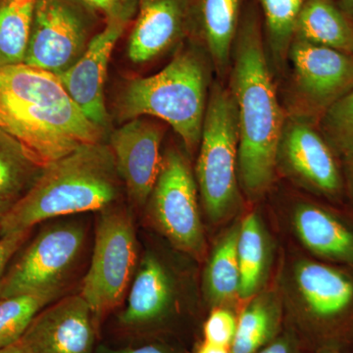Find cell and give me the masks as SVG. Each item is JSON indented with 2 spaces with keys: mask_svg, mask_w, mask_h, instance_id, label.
Wrapping results in <instances>:
<instances>
[{
  "mask_svg": "<svg viewBox=\"0 0 353 353\" xmlns=\"http://www.w3.org/2000/svg\"><path fill=\"white\" fill-rule=\"evenodd\" d=\"M341 8L353 21V0H336Z\"/></svg>",
  "mask_w": 353,
  "mask_h": 353,
  "instance_id": "obj_37",
  "label": "cell"
},
{
  "mask_svg": "<svg viewBox=\"0 0 353 353\" xmlns=\"http://www.w3.org/2000/svg\"><path fill=\"white\" fill-rule=\"evenodd\" d=\"M264 39L274 57L284 60L294 38L297 19L307 0H256Z\"/></svg>",
  "mask_w": 353,
  "mask_h": 353,
  "instance_id": "obj_26",
  "label": "cell"
},
{
  "mask_svg": "<svg viewBox=\"0 0 353 353\" xmlns=\"http://www.w3.org/2000/svg\"><path fill=\"white\" fill-rule=\"evenodd\" d=\"M288 57L303 117L319 119L334 102L353 90V55L294 38Z\"/></svg>",
  "mask_w": 353,
  "mask_h": 353,
  "instance_id": "obj_11",
  "label": "cell"
},
{
  "mask_svg": "<svg viewBox=\"0 0 353 353\" xmlns=\"http://www.w3.org/2000/svg\"><path fill=\"white\" fill-rule=\"evenodd\" d=\"M241 299L255 296L266 277L270 261V245L261 220L250 213L240 225L238 240Z\"/></svg>",
  "mask_w": 353,
  "mask_h": 353,
  "instance_id": "obj_21",
  "label": "cell"
},
{
  "mask_svg": "<svg viewBox=\"0 0 353 353\" xmlns=\"http://www.w3.org/2000/svg\"><path fill=\"white\" fill-rule=\"evenodd\" d=\"M124 2L125 6L130 9V10L134 11L137 14V9H138V0H122Z\"/></svg>",
  "mask_w": 353,
  "mask_h": 353,
  "instance_id": "obj_39",
  "label": "cell"
},
{
  "mask_svg": "<svg viewBox=\"0 0 353 353\" xmlns=\"http://www.w3.org/2000/svg\"><path fill=\"white\" fill-rule=\"evenodd\" d=\"M317 353H343L340 350H334V348H322V350H318Z\"/></svg>",
  "mask_w": 353,
  "mask_h": 353,
  "instance_id": "obj_40",
  "label": "cell"
},
{
  "mask_svg": "<svg viewBox=\"0 0 353 353\" xmlns=\"http://www.w3.org/2000/svg\"><path fill=\"white\" fill-rule=\"evenodd\" d=\"M95 322L81 294L46 306L21 336L28 353H94Z\"/></svg>",
  "mask_w": 353,
  "mask_h": 353,
  "instance_id": "obj_14",
  "label": "cell"
},
{
  "mask_svg": "<svg viewBox=\"0 0 353 353\" xmlns=\"http://www.w3.org/2000/svg\"><path fill=\"white\" fill-rule=\"evenodd\" d=\"M129 24L125 20H106L78 61L58 76L88 119L104 129L108 123L104 88L109 61L116 43Z\"/></svg>",
  "mask_w": 353,
  "mask_h": 353,
  "instance_id": "obj_15",
  "label": "cell"
},
{
  "mask_svg": "<svg viewBox=\"0 0 353 353\" xmlns=\"http://www.w3.org/2000/svg\"><path fill=\"white\" fill-rule=\"evenodd\" d=\"M150 204V215L164 236L179 250L201 256L205 238L196 183L187 159L178 150L163 155Z\"/></svg>",
  "mask_w": 353,
  "mask_h": 353,
  "instance_id": "obj_9",
  "label": "cell"
},
{
  "mask_svg": "<svg viewBox=\"0 0 353 353\" xmlns=\"http://www.w3.org/2000/svg\"><path fill=\"white\" fill-rule=\"evenodd\" d=\"M294 279L319 350H340L353 339V274L327 263L301 261Z\"/></svg>",
  "mask_w": 353,
  "mask_h": 353,
  "instance_id": "obj_8",
  "label": "cell"
},
{
  "mask_svg": "<svg viewBox=\"0 0 353 353\" xmlns=\"http://www.w3.org/2000/svg\"><path fill=\"white\" fill-rule=\"evenodd\" d=\"M196 353H231V350H230V347L203 341V343L197 350Z\"/></svg>",
  "mask_w": 353,
  "mask_h": 353,
  "instance_id": "obj_35",
  "label": "cell"
},
{
  "mask_svg": "<svg viewBox=\"0 0 353 353\" xmlns=\"http://www.w3.org/2000/svg\"><path fill=\"white\" fill-rule=\"evenodd\" d=\"M240 225L232 227L216 245L204 272V294L209 303L224 305L239 296L240 267L238 240Z\"/></svg>",
  "mask_w": 353,
  "mask_h": 353,
  "instance_id": "obj_22",
  "label": "cell"
},
{
  "mask_svg": "<svg viewBox=\"0 0 353 353\" xmlns=\"http://www.w3.org/2000/svg\"><path fill=\"white\" fill-rule=\"evenodd\" d=\"M196 48L179 51L155 75L132 79L118 99L121 121L152 116L182 139L188 152L199 146L208 106V71Z\"/></svg>",
  "mask_w": 353,
  "mask_h": 353,
  "instance_id": "obj_4",
  "label": "cell"
},
{
  "mask_svg": "<svg viewBox=\"0 0 353 353\" xmlns=\"http://www.w3.org/2000/svg\"><path fill=\"white\" fill-rule=\"evenodd\" d=\"M103 16L104 20L120 19L131 22L136 12L130 10L122 0H80Z\"/></svg>",
  "mask_w": 353,
  "mask_h": 353,
  "instance_id": "obj_31",
  "label": "cell"
},
{
  "mask_svg": "<svg viewBox=\"0 0 353 353\" xmlns=\"http://www.w3.org/2000/svg\"><path fill=\"white\" fill-rule=\"evenodd\" d=\"M97 353H173L166 347L158 345H145L138 347L123 348V350H110L101 348Z\"/></svg>",
  "mask_w": 353,
  "mask_h": 353,
  "instance_id": "obj_33",
  "label": "cell"
},
{
  "mask_svg": "<svg viewBox=\"0 0 353 353\" xmlns=\"http://www.w3.org/2000/svg\"><path fill=\"white\" fill-rule=\"evenodd\" d=\"M294 38L353 55V21L336 0H307L297 19Z\"/></svg>",
  "mask_w": 353,
  "mask_h": 353,
  "instance_id": "obj_20",
  "label": "cell"
},
{
  "mask_svg": "<svg viewBox=\"0 0 353 353\" xmlns=\"http://www.w3.org/2000/svg\"><path fill=\"white\" fill-rule=\"evenodd\" d=\"M16 201H0V224L1 221L3 219L4 215L6 214L7 211L9 210ZM1 238V236H0Z\"/></svg>",
  "mask_w": 353,
  "mask_h": 353,
  "instance_id": "obj_38",
  "label": "cell"
},
{
  "mask_svg": "<svg viewBox=\"0 0 353 353\" xmlns=\"http://www.w3.org/2000/svg\"><path fill=\"white\" fill-rule=\"evenodd\" d=\"M0 353H28V352L22 347L19 341H16L13 345L0 348Z\"/></svg>",
  "mask_w": 353,
  "mask_h": 353,
  "instance_id": "obj_36",
  "label": "cell"
},
{
  "mask_svg": "<svg viewBox=\"0 0 353 353\" xmlns=\"http://www.w3.org/2000/svg\"><path fill=\"white\" fill-rule=\"evenodd\" d=\"M59 292H31L0 301V348L20 340L34 318L50 305Z\"/></svg>",
  "mask_w": 353,
  "mask_h": 353,
  "instance_id": "obj_27",
  "label": "cell"
},
{
  "mask_svg": "<svg viewBox=\"0 0 353 353\" xmlns=\"http://www.w3.org/2000/svg\"><path fill=\"white\" fill-rule=\"evenodd\" d=\"M192 32V0H138L128 55L134 63H145L182 43Z\"/></svg>",
  "mask_w": 353,
  "mask_h": 353,
  "instance_id": "obj_16",
  "label": "cell"
},
{
  "mask_svg": "<svg viewBox=\"0 0 353 353\" xmlns=\"http://www.w3.org/2000/svg\"><path fill=\"white\" fill-rule=\"evenodd\" d=\"M245 0H192V32L203 39L216 69L222 74L232 52Z\"/></svg>",
  "mask_w": 353,
  "mask_h": 353,
  "instance_id": "obj_19",
  "label": "cell"
},
{
  "mask_svg": "<svg viewBox=\"0 0 353 353\" xmlns=\"http://www.w3.org/2000/svg\"><path fill=\"white\" fill-rule=\"evenodd\" d=\"M137 238L131 216L105 209L97 221L94 253L81 296L95 322L119 305L137 266Z\"/></svg>",
  "mask_w": 353,
  "mask_h": 353,
  "instance_id": "obj_6",
  "label": "cell"
},
{
  "mask_svg": "<svg viewBox=\"0 0 353 353\" xmlns=\"http://www.w3.org/2000/svg\"><path fill=\"white\" fill-rule=\"evenodd\" d=\"M238 318L224 307H215L204 324V341L231 347L236 331Z\"/></svg>",
  "mask_w": 353,
  "mask_h": 353,
  "instance_id": "obj_29",
  "label": "cell"
},
{
  "mask_svg": "<svg viewBox=\"0 0 353 353\" xmlns=\"http://www.w3.org/2000/svg\"><path fill=\"white\" fill-rule=\"evenodd\" d=\"M257 353H299L296 339L292 334L277 336Z\"/></svg>",
  "mask_w": 353,
  "mask_h": 353,
  "instance_id": "obj_32",
  "label": "cell"
},
{
  "mask_svg": "<svg viewBox=\"0 0 353 353\" xmlns=\"http://www.w3.org/2000/svg\"><path fill=\"white\" fill-rule=\"evenodd\" d=\"M233 52L230 90L238 109V175L245 194L257 197L275 178L279 141L287 118L269 68L256 0L246 3Z\"/></svg>",
  "mask_w": 353,
  "mask_h": 353,
  "instance_id": "obj_1",
  "label": "cell"
},
{
  "mask_svg": "<svg viewBox=\"0 0 353 353\" xmlns=\"http://www.w3.org/2000/svg\"><path fill=\"white\" fill-rule=\"evenodd\" d=\"M32 230L14 232L0 238V279L3 277L15 255L29 240Z\"/></svg>",
  "mask_w": 353,
  "mask_h": 353,
  "instance_id": "obj_30",
  "label": "cell"
},
{
  "mask_svg": "<svg viewBox=\"0 0 353 353\" xmlns=\"http://www.w3.org/2000/svg\"><path fill=\"white\" fill-rule=\"evenodd\" d=\"M3 299V280L0 279V301Z\"/></svg>",
  "mask_w": 353,
  "mask_h": 353,
  "instance_id": "obj_41",
  "label": "cell"
},
{
  "mask_svg": "<svg viewBox=\"0 0 353 353\" xmlns=\"http://www.w3.org/2000/svg\"><path fill=\"white\" fill-rule=\"evenodd\" d=\"M0 130L43 168L83 145L101 143L57 75L22 63L0 68Z\"/></svg>",
  "mask_w": 353,
  "mask_h": 353,
  "instance_id": "obj_2",
  "label": "cell"
},
{
  "mask_svg": "<svg viewBox=\"0 0 353 353\" xmlns=\"http://www.w3.org/2000/svg\"><path fill=\"white\" fill-rule=\"evenodd\" d=\"M36 0H0V68L24 63Z\"/></svg>",
  "mask_w": 353,
  "mask_h": 353,
  "instance_id": "obj_24",
  "label": "cell"
},
{
  "mask_svg": "<svg viewBox=\"0 0 353 353\" xmlns=\"http://www.w3.org/2000/svg\"><path fill=\"white\" fill-rule=\"evenodd\" d=\"M281 310L271 297H257L238 318L231 353H257L277 338Z\"/></svg>",
  "mask_w": 353,
  "mask_h": 353,
  "instance_id": "obj_23",
  "label": "cell"
},
{
  "mask_svg": "<svg viewBox=\"0 0 353 353\" xmlns=\"http://www.w3.org/2000/svg\"><path fill=\"white\" fill-rule=\"evenodd\" d=\"M338 155L318 128L307 118L285 119L277 152V165L315 192L329 197L341 196L345 179Z\"/></svg>",
  "mask_w": 353,
  "mask_h": 353,
  "instance_id": "obj_12",
  "label": "cell"
},
{
  "mask_svg": "<svg viewBox=\"0 0 353 353\" xmlns=\"http://www.w3.org/2000/svg\"><path fill=\"white\" fill-rule=\"evenodd\" d=\"M119 179L108 145L81 146L44 167L34 185L4 215L0 236L32 230L59 216L105 210L119 196Z\"/></svg>",
  "mask_w": 353,
  "mask_h": 353,
  "instance_id": "obj_3",
  "label": "cell"
},
{
  "mask_svg": "<svg viewBox=\"0 0 353 353\" xmlns=\"http://www.w3.org/2000/svg\"><path fill=\"white\" fill-rule=\"evenodd\" d=\"M163 134L161 125L143 117L127 121L111 134L109 148L118 174L138 205L150 199L159 175Z\"/></svg>",
  "mask_w": 353,
  "mask_h": 353,
  "instance_id": "obj_13",
  "label": "cell"
},
{
  "mask_svg": "<svg viewBox=\"0 0 353 353\" xmlns=\"http://www.w3.org/2000/svg\"><path fill=\"white\" fill-rule=\"evenodd\" d=\"M294 226L299 240L316 256L353 267V226L334 211L301 204L294 211Z\"/></svg>",
  "mask_w": 353,
  "mask_h": 353,
  "instance_id": "obj_17",
  "label": "cell"
},
{
  "mask_svg": "<svg viewBox=\"0 0 353 353\" xmlns=\"http://www.w3.org/2000/svg\"><path fill=\"white\" fill-rule=\"evenodd\" d=\"M238 109L231 90L216 83L208 97L196 175L204 209L213 222L240 206Z\"/></svg>",
  "mask_w": 353,
  "mask_h": 353,
  "instance_id": "obj_5",
  "label": "cell"
},
{
  "mask_svg": "<svg viewBox=\"0 0 353 353\" xmlns=\"http://www.w3.org/2000/svg\"><path fill=\"white\" fill-rule=\"evenodd\" d=\"M318 129L338 157L353 153V90L334 102L318 119Z\"/></svg>",
  "mask_w": 353,
  "mask_h": 353,
  "instance_id": "obj_28",
  "label": "cell"
},
{
  "mask_svg": "<svg viewBox=\"0 0 353 353\" xmlns=\"http://www.w3.org/2000/svg\"><path fill=\"white\" fill-rule=\"evenodd\" d=\"M85 236V230L77 224L41 231L2 277L3 299L31 292L60 294L82 252Z\"/></svg>",
  "mask_w": 353,
  "mask_h": 353,
  "instance_id": "obj_10",
  "label": "cell"
},
{
  "mask_svg": "<svg viewBox=\"0 0 353 353\" xmlns=\"http://www.w3.org/2000/svg\"><path fill=\"white\" fill-rule=\"evenodd\" d=\"M173 284L163 264L145 255L130 290L126 308L119 322L124 328L141 330L161 321L173 301Z\"/></svg>",
  "mask_w": 353,
  "mask_h": 353,
  "instance_id": "obj_18",
  "label": "cell"
},
{
  "mask_svg": "<svg viewBox=\"0 0 353 353\" xmlns=\"http://www.w3.org/2000/svg\"><path fill=\"white\" fill-rule=\"evenodd\" d=\"M99 22L80 0H36L24 63L59 76L82 57Z\"/></svg>",
  "mask_w": 353,
  "mask_h": 353,
  "instance_id": "obj_7",
  "label": "cell"
},
{
  "mask_svg": "<svg viewBox=\"0 0 353 353\" xmlns=\"http://www.w3.org/2000/svg\"><path fill=\"white\" fill-rule=\"evenodd\" d=\"M345 162V176H347V183L350 194L353 197V153L347 157H343Z\"/></svg>",
  "mask_w": 353,
  "mask_h": 353,
  "instance_id": "obj_34",
  "label": "cell"
},
{
  "mask_svg": "<svg viewBox=\"0 0 353 353\" xmlns=\"http://www.w3.org/2000/svg\"><path fill=\"white\" fill-rule=\"evenodd\" d=\"M43 170L16 139L0 130V201H17Z\"/></svg>",
  "mask_w": 353,
  "mask_h": 353,
  "instance_id": "obj_25",
  "label": "cell"
}]
</instances>
